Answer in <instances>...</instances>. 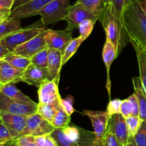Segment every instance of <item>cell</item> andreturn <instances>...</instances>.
<instances>
[{"mask_svg":"<svg viewBox=\"0 0 146 146\" xmlns=\"http://www.w3.org/2000/svg\"><path fill=\"white\" fill-rule=\"evenodd\" d=\"M0 118L7 127L13 140L24 135L27 116L0 113Z\"/></svg>","mask_w":146,"mask_h":146,"instance_id":"4fadbf2b","label":"cell"},{"mask_svg":"<svg viewBox=\"0 0 146 146\" xmlns=\"http://www.w3.org/2000/svg\"><path fill=\"white\" fill-rule=\"evenodd\" d=\"M73 30L66 28L64 30L46 29L45 41L48 48L64 51L68 43L73 40Z\"/></svg>","mask_w":146,"mask_h":146,"instance_id":"ba28073f","label":"cell"},{"mask_svg":"<svg viewBox=\"0 0 146 146\" xmlns=\"http://www.w3.org/2000/svg\"><path fill=\"white\" fill-rule=\"evenodd\" d=\"M107 1H108V0H107ZM106 2H107V1H106Z\"/></svg>","mask_w":146,"mask_h":146,"instance_id":"11a10c76","label":"cell"},{"mask_svg":"<svg viewBox=\"0 0 146 146\" xmlns=\"http://www.w3.org/2000/svg\"><path fill=\"white\" fill-rule=\"evenodd\" d=\"M107 0H76L78 4H81L91 10L99 19L103 10L104 9Z\"/></svg>","mask_w":146,"mask_h":146,"instance_id":"83f0119b","label":"cell"},{"mask_svg":"<svg viewBox=\"0 0 146 146\" xmlns=\"http://www.w3.org/2000/svg\"><path fill=\"white\" fill-rule=\"evenodd\" d=\"M95 23V21L91 19H87L81 22L79 24V26H78L80 37L84 39V40H86L88 37V36L92 32V30L94 29Z\"/></svg>","mask_w":146,"mask_h":146,"instance_id":"836d02e7","label":"cell"},{"mask_svg":"<svg viewBox=\"0 0 146 146\" xmlns=\"http://www.w3.org/2000/svg\"><path fill=\"white\" fill-rule=\"evenodd\" d=\"M64 133L67 138L73 143H76L81 137V131L80 127L75 125H68L63 128Z\"/></svg>","mask_w":146,"mask_h":146,"instance_id":"e575fe53","label":"cell"},{"mask_svg":"<svg viewBox=\"0 0 146 146\" xmlns=\"http://www.w3.org/2000/svg\"><path fill=\"white\" fill-rule=\"evenodd\" d=\"M11 11H0V22L9 18Z\"/></svg>","mask_w":146,"mask_h":146,"instance_id":"7dc6e473","label":"cell"},{"mask_svg":"<svg viewBox=\"0 0 146 146\" xmlns=\"http://www.w3.org/2000/svg\"><path fill=\"white\" fill-rule=\"evenodd\" d=\"M85 40L81 37H78L76 38H74L69 43L66 47L65 48L64 51L63 52V58H62V65L64 66L73 56L75 54L78 50V47L81 46Z\"/></svg>","mask_w":146,"mask_h":146,"instance_id":"4316f807","label":"cell"},{"mask_svg":"<svg viewBox=\"0 0 146 146\" xmlns=\"http://www.w3.org/2000/svg\"><path fill=\"white\" fill-rule=\"evenodd\" d=\"M71 121V116L65 113L62 107H60L54 116L51 124L55 128H64L68 125Z\"/></svg>","mask_w":146,"mask_h":146,"instance_id":"f546056e","label":"cell"},{"mask_svg":"<svg viewBox=\"0 0 146 146\" xmlns=\"http://www.w3.org/2000/svg\"><path fill=\"white\" fill-rule=\"evenodd\" d=\"M17 146H37L35 143V136L24 135L14 140Z\"/></svg>","mask_w":146,"mask_h":146,"instance_id":"74e56055","label":"cell"},{"mask_svg":"<svg viewBox=\"0 0 146 146\" xmlns=\"http://www.w3.org/2000/svg\"><path fill=\"white\" fill-rule=\"evenodd\" d=\"M14 2V0H0V11H11Z\"/></svg>","mask_w":146,"mask_h":146,"instance_id":"b9f144b4","label":"cell"},{"mask_svg":"<svg viewBox=\"0 0 146 146\" xmlns=\"http://www.w3.org/2000/svg\"><path fill=\"white\" fill-rule=\"evenodd\" d=\"M37 104L35 102L31 103L19 102L11 100L0 92V113L28 117L36 113Z\"/></svg>","mask_w":146,"mask_h":146,"instance_id":"5b68a950","label":"cell"},{"mask_svg":"<svg viewBox=\"0 0 146 146\" xmlns=\"http://www.w3.org/2000/svg\"><path fill=\"white\" fill-rule=\"evenodd\" d=\"M61 107L68 115L71 116L75 112L74 107V98L71 96H68L66 98L61 100Z\"/></svg>","mask_w":146,"mask_h":146,"instance_id":"f35d334b","label":"cell"},{"mask_svg":"<svg viewBox=\"0 0 146 146\" xmlns=\"http://www.w3.org/2000/svg\"><path fill=\"white\" fill-rule=\"evenodd\" d=\"M138 1L146 14V0H138Z\"/></svg>","mask_w":146,"mask_h":146,"instance_id":"c3c4849f","label":"cell"},{"mask_svg":"<svg viewBox=\"0 0 146 146\" xmlns=\"http://www.w3.org/2000/svg\"><path fill=\"white\" fill-rule=\"evenodd\" d=\"M54 0H32L30 2L11 9L9 18L21 20L33 16L38 15L44 7Z\"/></svg>","mask_w":146,"mask_h":146,"instance_id":"8fae6325","label":"cell"},{"mask_svg":"<svg viewBox=\"0 0 146 146\" xmlns=\"http://www.w3.org/2000/svg\"><path fill=\"white\" fill-rule=\"evenodd\" d=\"M63 52L61 51L48 48V69L49 73V80H56L58 83L60 72L62 68Z\"/></svg>","mask_w":146,"mask_h":146,"instance_id":"2e32d148","label":"cell"},{"mask_svg":"<svg viewBox=\"0 0 146 146\" xmlns=\"http://www.w3.org/2000/svg\"><path fill=\"white\" fill-rule=\"evenodd\" d=\"M46 135L35 136V143L37 146H44L45 144Z\"/></svg>","mask_w":146,"mask_h":146,"instance_id":"f6af8a7d","label":"cell"},{"mask_svg":"<svg viewBox=\"0 0 146 146\" xmlns=\"http://www.w3.org/2000/svg\"><path fill=\"white\" fill-rule=\"evenodd\" d=\"M3 146H17V145H16V143H14V140H11V141H9V142H7V143H5L4 145H3Z\"/></svg>","mask_w":146,"mask_h":146,"instance_id":"f907efd6","label":"cell"},{"mask_svg":"<svg viewBox=\"0 0 146 146\" xmlns=\"http://www.w3.org/2000/svg\"><path fill=\"white\" fill-rule=\"evenodd\" d=\"M54 130L55 127L50 122L46 120L38 113H36L27 117V125L23 135H51Z\"/></svg>","mask_w":146,"mask_h":146,"instance_id":"52a82bcc","label":"cell"},{"mask_svg":"<svg viewBox=\"0 0 146 146\" xmlns=\"http://www.w3.org/2000/svg\"><path fill=\"white\" fill-rule=\"evenodd\" d=\"M0 92L3 93L4 95L9 97L11 100L19 102H34V101L30 97L24 94L19 89H18L16 86H14V84H8L2 85V87L0 88Z\"/></svg>","mask_w":146,"mask_h":146,"instance_id":"7402d4cb","label":"cell"},{"mask_svg":"<svg viewBox=\"0 0 146 146\" xmlns=\"http://www.w3.org/2000/svg\"><path fill=\"white\" fill-rule=\"evenodd\" d=\"M4 143H0V146H3V145H4Z\"/></svg>","mask_w":146,"mask_h":146,"instance_id":"f5cc1de1","label":"cell"},{"mask_svg":"<svg viewBox=\"0 0 146 146\" xmlns=\"http://www.w3.org/2000/svg\"><path fill=\"white\" fill-rule=\"evenodd\" d=\"M71 6L70 0H54L38 12L43 26L54 24L64 20Z\"/></svg>","mask_w":146,"mask_h":146,"instance_id":"3957f363","label":"cell"},{"mask_svg":"<svg viewBox=\"0 0 146 146\" xmlns=\"http://www.w3.org/2000/svg\"><path fill=\"white\" fill-rule=\"evenodd\" d=\"M10 53L2 40H0V60H4Z\"/></svg>","mask_w":146,"mask_h":146,"instance_id":"7bdbcfd3","label":"cell"},{"mask_svg":"<svg viewBox=\"0 0 146 146\" xmlns=\"http://www.w3.org/2000/svg\"><path fill=\"white\" fill-rule=\"evenodd\" d=\"M83 112L92 123L96 140L98 143L103 144V138L107 130L109 121V117L107 112L88 110H84Z\"/></svg>","mask_w":146,"mask_h":146,"instance_id":"9c48e42d","label":"cell"},{"mask_svg":"<svg viewBox=\"0 0 146 146\" xmlns=\"http://www.w3.org/2000/svg\"><path fill=\"white\" fill-rule=\"evenodd\" d=\"M51 135L55 139L58 146H76V143H73L67 138L63 129L55 128Z\"/></svg>","mask_w":146,"mask_h":146,"instance_id":"1f68e13d","label":"cell"},{"mask_svg":"<svg viewBox=\"0 0 146 146\" xmlns=\"http://www.w3.org/2000/svg\"><path fill=\"white\" fill-rule=\"evenodd\" d=\"M103 146H121V145L115 135L107 130L103 138Z\"/></svg>","mask_w":146,"mask_h":146,"instance_id":"ab89813d","label":"cell"},{"mask_svg":"<svg viewBox=\"0 0 146 146\" xmlns=\"http://www.w3.org/2000/svg\"><path fill=\"white\" fill-rule=\"evenodd\" d=\"M102 57L106 67L107 72V83L106 88L108 90L109 98L111 100V80H110V69H111V64L113 60L117 57V50L113 44L108 40H106L104 44V49H103Z\"/></svg>","mask_w":146,"mask_h":146,"instance_id":"ac0fdd59","label":"cell"},{"mask_svg":"<svg viewBox=\"0 0 146 146\" xmlns=\"http://www.w3.org/2000/svg\"><path fill=\"white\" fill-rule=\"evenodd\" d=\"M125 120H126L127 126H128V130H129L130 135L134 137L139 129L143 120H141L139 116L133 115L128 116V117L125 118Z\"/></svg>","mask_w":146,"mask_h":146,"instance_id":"d6a6232c","label":"cell"},{"mask_svg":"<svg viewBox=\"0 0 146 146\" xmlns=\"http://www.w3.org/2000/svg\"><path fill=\"white\" fill-rule=\"evenodd\" d=\"M126 146H138L136 145V143H135L133 137L131 136V137H130L129 140H128V144H127Z\"/></svg>","mask_w":146,"mask_h":146,"instance_id":"681fc988","label":"cell"},{"mask_svg":"<svg viewBox=\"0 0 146 146\" xmlns=\"http://www.w3.org/2000/svg\"><path fill=\"white\" fill-rule=\"evenodd\" d=\"M46 80H50L47 68H41L31 64L23 73L22 82L38 88Z\"/></svg>","mask_w":146,"mask_h":146,"instance_id":"9a60e30c","label":"cell"},{"mask_svg":"<svg viewBox=\"0 0 146 146\" xmlns=\"http://www.w3.org/2000/svg\"><path fill=\"white\" fill-rule=\"evenodd\" d=\"M3 61H4V60H0V70H1V64H2Z\"/></svg>","mask_w":146,"mask_h":146,"instance_id":"816d5d0a","label":"cell"},{"mask_svg":"<svg viewBox=\"0 0 146 146\" xmlns=\"http://www.w3.org/2000/svg\"><path fill=\"white\" fill-rule=\"evenodd\" d=\"M44 146H58L57 144L55 139L52 137L51 135H46V139L45 144Z\"/></svg>","mask_w":146,"mask_h":146,"instance_id":"ee69618b","label":"cell"},{"mask_svg":"<svg viewBox=\"0 0 146 146\" xmlns=\"http://www.w3.org/2000/svg\"><path fill=\"white\" fill-rule=\"evenodd\" d=\"M31 64L41 68H47L48 62V47L38 52L31 59Z\"/></svg>","mask_w":146,"mask_h":146,"instance_id":"4dcf8cb0","label":"cell"},{"mask_svg":"<svg viewBox=\"0 0 146 146\" xmlns=\"http://www.w3.org/2000/svg\"><path fill=\"white\" fill-rule=\"evenodd\" d=\"M87 19L96 21L98 17L84 6L75 3L74 5L70 6L68 14L64 20L67 22V28L74 30V29L78 28L79 24Z\"/></svg>","mask_w":146,"mask_h":146,"instance_id":"8992f818","label":"cell"},{"mask_svg":"<svg viewBox=\"0 0 146 146\" xmlns=\"http://www.w3.org/2000/svg\"><path fill=\"white\" fill-rule=\"evenodd\" d=\"M60 107H61V104H44V103L38 102L37 104L36 113H38L43 118L51 123L54 116Z\"/></svg>","mask_w":146,"mask_h":146,"instance_id":"d4e9b609","label":"cell"},{"mask_svg":"<svg viewBox=\"0 0 146 146\" xmlns=\"http://www.w3.org/2000/svg\"><path fill=\"white\" fill-rule=\"evenodd\" d=\"M131 1V0H108L107 1V3L111 8L113 15L118 20L124 30H125L123 21L124 11H125L127 4Z\"/></svg>","mask_w":146,"mask_h":146,"instance_id":"603a6c76","label":"cell"},{"mask_svg":"<svg viewBox=\"0 0 146 146\" xmlns=\"http://www.w3.org/2000/svg\"><path fill=\"white\" fill-rule=\"evenodd\" d=\"M56 80H46L38 88V102L44 104H61V97Z\"/></svg>","mask_w":146,"mask_h":146,"instance_id":"5bb4252c","label":"cell"},{"mask_svg":"<svg viewBox=\"0 0 146 146\" xmlns=\"http://www.w3.org/2000/svg\"><path fill=\"white\" fill-rule=\"evenodd\" d=\"M21 28L20 20L7 18L0 22V40H3L7 36Z\"/></svg>","mask_w":146,"mask_h":146,"instance_id":"cb8c5ba5","label":"cell"},{"mask_svg":"<svg viewBox=\"0 0 146 146\" xmlns=\"http://www.w3.org/2000/svg\"><path fill=\"white\" fill-rule=\"evenodd\" d=\"M129 42L131 43L136 53L139 67V78L146 92V51L135 42L130 40Z\"/></svg>","mask_w":146,"mask_h":146,"instance_id":"ffe728a7","label":"cell"},{"mask_svg":"<svg viewBox=\"0 0 146 146\" xmlns=\"http://www.w3.org/2000/svg\"><path fill=\"white\" fill-rule=\"evenodd\" d=\"M98 20L101 21L105 30L106 39L109 40L116 49L118 57L123 49L129 42L128 33L123 29L118 20L113 15L111 8L107 2Z\"/></svg>","mask_w":146,"mask_h":146,"instance_id":"7a4b0ae2","label":"cell"},{"mask_svg":"<svg viewBox=\"0 0 146 146\" xmlns=\"http://www.w3.org/2000/svg\"><path fill=\"white\" fill-rule=\"evenodd\" d=\"M121 114L125 118L128 116H139V104L135 93L125 100H122L121 106Z\"/></svg>","mask_w":146,"mask_h":146,"instance_id":"44dd1931","label":"cell"},{"mask_svg":"<svg viewBox=\"0 0 146 146\" xmlns=\"http://www.w3.org/2000/svg\"><path fill=\"white\" fill-rule=\"evenodd\" d=\"M4 60L14 67L21 71H24L31 64V59L14 54L12 52H10L4 59Z\"/></svg>","mask_w":146,"mask_h":146,"instance_id":"484cf974","label":"cell"},{"mask_svg":"<svg viewBox=\"0 0 146 146\" xmlns=\"http://www.w3.org/2000/svg\"><path fill=\"white\" fill-rule=\"evenodd\" d=\"M134 93L138 98L139 104V117L142 120H146V92L143 87L139 77L132 79Z\"/></svg>","mask_w":146,"mask_h":146,"instance_id":"d6986e66","label":"cell"},{"mask_svg":"<svg viewBox=\"0 0 146 146\" xmlns=\"http://www.w3.org/2000/svg\"><path fill=\"white\" fill-rule=\"evenodd\" d=\"M12 140L13 139L10 135L9 132L7 130V127L4 125L2 120L0 118V143H5Z\"/></svg>","mask_w":146,"mask_h":146,"instance_id":"60d3db41","label":"cell"},{"mask_svg":"<svg viewBox=\"0 0 146 146\" xmlns=\"http://www.w3.org/2000/svg\"><path fill=\"white\" fill-rule=\"evenodd\" d=\"M24 71L15 68L4 60L0 70V82L2 85L22 82Z\"/></svg>","mask_w":146,"mask_h":146,"instance_id":"e0dca14e","label":"cell"},{"mask_svg":"<svg viewBox=\"0 0 146 146\" xmlns=\"http://www.w3.org/2000/svg\"><path fill=\"white\" fill-rule=\"evenodd\" d=\"M121 103H122V100H120V99L110 100L106 110L109 118L114 115L121 113Z\"/></svg>","mask_w":146,"mask_h":146,"instance_id":"8d00e7d4","label":"cell"},{"mask_svg":"<svg viewBox=\"0 0 146 146\" xmlns=\"http://www.w3.org/2000/svg\"><path fill=\"white\" fill-rule=\"evenodd\" d=\"M14 6H13V9L17 8V7H20L21 5H24V4H27V3L30 2L32 0H14Z\"/></svg>","mask_w":146,"mask_h":146,"instance_id":"bcb514c9","label":"cell"},{"mask_svg":"<svg viewBox=\"0 0 146 146\" xmlns=\"http://www.w3.org/2000/svg\"><path fill=\"white\" fill-rule=\"evenodd\" d=\"M107 130L115 135L121 146H126L131 135L125 118L120 113L109 118Z\"/></svg>","mask_w":146,"mask_h":146,"instance_id":"7c38bea8","label":"cell"},{"mask_svg":"<svg viewBox=\"0 0 146 146\" xmlns=\"http://www.w3.org/2000/svg\"><path fill=\"white\" fill-rule=\"evenodd\" d=\"M1 87H2V84H1V82H0V88H1Z\"/></svg>","mask_w":146,"mask_h":146,"instance_id":"db71d44e","label":"cell"},{"mask_svg":"<svg viewBox=\"0 0 146 146\" xmlns=\"http://www.w3.org/2000/svg\"><path fill=\"white\" fill-rule=\"evenodd\" d=\"M46 29L27 42L16 47L12 53L27 58L31 59L36 53L47 47L45 41Z\"/></svg>","mask_w":146,"mask_h":146,"instance_id":"30bf717a","label":"cell"},{"mask_svg":"<svg viewBox=\"0 0 146 146\" xmlns=\"http://www.w3.org/2000/svg\"><path fill=\"white\" fill-rule=\"evenodd\" d=\"M41 24H42L41 21L38 20L33 26L28 27L27 28H21V29L11 33L3 39V42L9 51L10 52H13L16 47L27 42V41L34 38L44 31L45 30V28L44 27V26L39 25Z\"/></svg>","mask_w":146,"mask_h":146,"instance_id":"277c9868","label":"cell"},{"mask_svg":"<svg viewBox=\"0 0 146 146\" xmlns=\"http://www.w3.org/2000/svg\"><path fill=\"white\" fill-rule=\"evenodd\" d=\"M81 137L76 143V146H103V144L98 143L95 139L94 132H90L80 127Z\"/></svg>","mask_w":146,"mask_h":146,"instance_id":"f1b7e54d","label":"cell"},{"mask_svg":"<svg viewBox=\"0 0 146 146\" xmlns=\"http://www.w3.org/2000/svg\"><path fill=\"white\" fill-rule=\"evenodd\" d=\"M133 137L137 145L146 146V120H143L139 129Z\"/></svg>","mask_w":146,"mask_h":146,"instance_id":"d590c367","label":"cell"},{"mask_svg":"<svg viewBox=\"0 0 146 146\" xmlns=\"http://www.w3.org/2000/svg\"><path fill=\"white\" fill-rule=\"evenodd\" d=\"M123 21L129 41L135 42L146 51V14L138 0H131L127 4Z\"/></svg>","mask_w":146,"mask_h":146,"instance_id":"6da1fadb","label":"cell"}]
</instances>
